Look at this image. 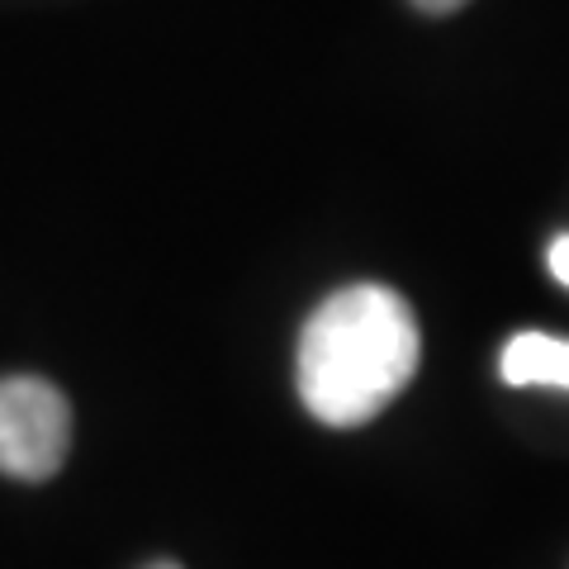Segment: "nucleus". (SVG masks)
Masks as SVG:
<instances>
[{"label": "nucleus", "mask_w": 569, "mask_h": 569, "mask_svg": "<svg viewBox=\"0 0 569 569\" xmlns=\"http://www.w3.org/2000/svg\"><path fill=\"white\" fill-rule=\"evenodd\" d=\"M418 356L422 337L408 299L389 284H347L299 332V399L318 422L361 427L408 389Z\"/></svg>", "instance_id": "1"}, {"label": "nucleus", "mask_w": 569, "mask_h": 569, "mask_svg": "<svg viewBox=\"0 0 569 569\" xmlns=\"http://www.w3.org/2000/svg\"><path fill=\"white\" fill-rule=\"evenodd\" d=\"M71 451V403L39 376L0 380V475L39 485L62 470Z\"/></svg>", "instance_id": "2"}, {"label": "nucleus", "mask_w": 569, "mask_h": 569, "mask_svg": "<svg viewBox=\"0 0 569 569\" xmlns=\"http://www.w3.org/2000/svg\"><path fill=\"white\" fill-rule=\"evenodd\" d=\"M498 370H503L508 385H546V389H565L569 395V342L550 332H518L498 356Z\"/></svg>", "instance_id": "3"}, {"label": "nucleus", "mask_w": 569, "mask_h": 569, "mask_svg": "<svg viewBox=\"0 0 569 569\" xmlns=\"http://www.w3.org/2000/svg\"><path fill=\"white\" fill-rule=\"evenodd\" d=\"M546 261H550V276H556V280L565 284V290H569V233H560L556 242H550Z\"/></svg>", "instance_id": "4"}, {"label": "nucleus", "mask_w": 569, "mask_h": 569, "mask_svg": "<svg viewBox=\"0 0 569 569\" xmlns=\"http://www.w3.org/2000/svg\"><path fill=\"white\" fill-rule=\"evenodd\" d=\"M422 14H456L460 6H470V0H413Z\"/></svg>", "instance_id": "5"}, {"label": "nucleus", "mask_w": 569, "mask_h": 569, "mask_svg": "<svg viewBox=\"0 0 569 569\" xmlns=\"http://www.w3.org/2000/svg\"><path fill=\"white\" fill-rule=\"evenodd\" d=\"M148 569H181V565H171V560H157V565H148Z\"/></svg>", "instance_id": "6"}]
</instances>
